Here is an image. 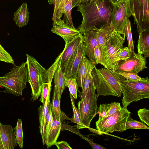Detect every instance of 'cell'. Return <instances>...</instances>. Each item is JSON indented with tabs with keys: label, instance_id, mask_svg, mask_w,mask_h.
I'll return each mask as SVG.
<instances>
[{
	"label": "cell",
	"instance_id": "cell-1",
	"mask_svg": "<svg viewBox=\"0 0 149 149\" xmlns=\"http://www.w3.org/2000/svg\"><path fill=\"white\" fill-rule=\"evenodd\" d=\"M77 7L82 17L81 23L77 28L82 34L105 23H111L113 4L110 0H96L80 3Z\"/></svg>",
	"mask_w": 149,
	"mask_h": 149
},
{
	"label": "cell",
	"instance_id": "cell-2",
	"mask_svg": "<svg viewBox=\"0 0 149 149\" xmlns=\"http://www.w3.org/2000/svg\"><path fill=\"white\" fill-rule=\"evenodd\" d=\"M63 53L62 52L47 70L41 66L33 57L26 54L28 82L31 90V101L36 100L40 96L44 83L52 82L55 71L60 64Z\"/></svg>",
	"mask_w": 149,
	"mask_h": 149
},
{
	"label": "cell",
	"instance_id": "cell-3",
	"mask_svg": "<svg viewBox=\"0 0 149 149\" xmlns=\"http://www.w3.org/2000/svg\"><path fill=\"white\" fill-rule=\"evenodd\" d=\"M91 74L97 98L100 95L121 96L122 89L119 82L125 78L112 70L105 68L98 69L95 66Z\"/></svg>",
	"mask_w": 149,
	"mask_h": 149
},
{
	"label": "cell",
	"instance_id": "cell-4",
	"mask_svg": "<svg viewBox=\"0 0 149 149\" xmlns=\"http://www.w3.org/2000/svg\"><path fill=\"white\" fill-rule=\"evenodd\" d=\"M26 62L19 66L15 65L10 71L0 77V85L4 88V92L15 95L22 96L28 82Z\"/></svg>",
	"mask_w": 149,
	"mask_h": 149
},
{
	"label": "cell",
	"instance_id": "cell-5",
	"mask_svg": "<svg viewBox=\"0 0 149 149\" xmlns=\"http://www.w3.org/2000/svg\"><path fill=\"white\" fill-rule=\"evenodd\" d=\"M122 89L123 107L127 108L132 102L149 98V79L140 81L124 79L119 82Z\"/></svg>",
	"mask_w": 149,
	"mask_h": 149
},
{
	"label": "cell",
	"instance_id": "cell-6",
	"mask_svg": "<svg viewBox=\"0 0 149 149\" xmlns=\"http://www.w3.org/2000/svg\"><path fill=\"white\" fill-rule=\"evenodd\" d=\"M131 114L127 108L122 107L120 110L108 116H99L98 119L95 122L96 129L101 135L114 132L125 131L126 123L130 117Z\"/></svg>",
	"mask_w": 149,
	"mask_h": 149
},
{
	"label": "cell",
	"instance_id": "cell-7",
	"mask_svg": "<svg viewBox=\"0 0 149 149\" xmlns=\"http://www.w3.org/2000/svg\"><path fill=\"white\" fill-rule=\"evenodd\" d=\"M97 99L92 77L85 97L79 101L77 104L80 122L86 128L90 127L91 121L97 114Z\"/></svg>",
	"mask_w": 149,
	"mask_h": 149
},
{
	"label": "cell",
	"instance_id": "cell-8",
	"mask_svg": "<svg viewBox=\"0 0 149 149\" xmlns=\"http://www.w3.org/2000/svg\"><path fill=\"white\" fill-rule=\"evenodd\" d=\"M133 16L129 0H122L113 4L111 23L115 30L124 37V30L127 20Z\"/></svg>",
	"mask_w": 149,
	"mask_h": 149
},
{
	"label": "cell",
	"instance_id": "cell-9",
	"mask_svg": "<svg viewBox=\"0 0 149 149\" xmlns=\"http://www.w3.org/2000/svg\"><path fill=\"white\" fill-rule=\"evenodd\" d=\"M147 62L146 58L139 53L133 52L130 56L125 60H120L113 64L108 69L116 72H126L138 74L145 69Z\"/></svg>",
	"mask_w": 149,
	"mask_h": 149
},
{
	"label": "cell",
	"instance_id": "cell-10",
	"mask_svg": "<svg viewBox=\"0 0 149 149\" xmlns=\"http://www.w3.org/2000/svg\"><path fill=\"white\" fill-rule=\"evenodd\" d=\"M137 31L149 29V0H129Z\"/></svg>",
	"mask_w": 149,
	"mask_h": 149
},
{
	"label": "cell",
	"instance_id": "cell-11",
	"mask_svg": "<svg viewBox=\"0 0 149 149\" xmlns=\"http://www.w3.org/2000/svg\"><path fill=\"white\" fill-rule=\"evenodd\" d=\"M51 31L52 33L61 37L65 43L71 41L81 33L78 29L70 26L62 19L54 22Z\"/></svg>",
	"mask_w": 149,
	"mask_h": 149
},
{
	"label": "cell",
	"instance_id": "cell-12",
	"mask_svg": "<svg viewBox=\"0 0 149 149\" xmlns=\"http://www.w3.org/2000/svg\"><path fill=\"white\" fill-rule=\"evenodd\" d=\"M125 40V38L116 31L109 38L103 53L106 65L113 55L123 47Z\"/></svg>",
	"mask_w": 149,
	"mask_h": 149
},
{
	"label": "cell",
	"instance_id": "cell-13",
	"mask_svg": "<svg viewBox=\"0 0 149 149\" xmlns=\"http://www.w3.org/2000/svg\"><path fill=\"white\" fill-rule=\"evenodd\" d=\"M83 36L81 33L70 42L65 43L60 66L64 74L67 66L79 45L83 42Z\"/></svg>",
	"mask_w": 149,
	"mask_h": 149
},
{
	"label": "cell",
	"instance_id": "cell-14",
	"mask_svg": "<svg viewBox=\"0 0 149 149\" xmlns=\"http://www.w3.org/2000/svg\"><path fill=\"white\" fill-rule=\"evenodd\" d=\"M97 27L94 29L84 33L83 43L84 46L85 54L90 61L96 65L94 55V49L98 44L97 40Z\"/></svg>",
	"mask_w": 149,
	"mask_h": 149
},
{
	"label": "cell",
	"instance_id": "cell-15",
	"mask_svg": "<svg viewBox=\"0 0 149 149\" xmlns=\"http://www.w3.org/2000/svg\"><path fill=\"white\" fill-rule=\"evenodd\" d=\"M14 128L0 122V149H14L17 146Z\"/></svg>",
	"mask_w": 149,
	"mask_h": 149
},
{
	"label": "cell",
	"instance_id": "cell-16",
	"mask_svg": "<svg viewBox=\"0 0 149 149\" xmlns=\"http://www.w3.org/2000/svg\"><path fill=\"white\" fill-rule=\"evenodd\" d=\"M84 55L85 54L82 42L78 47L67 66L64 73L65 77H72L77 80V69Z\"/></svg>",
	"mask_w": 149,
	"mask_h": 149
},
{
	"label": "cell",
	"instance_id": "cell-17",
	"mask_svg": "<svg viewBox=\"0 0 149 149\" xmlns=\"http://www.w3.org/2000/svg\"><path fill=\"white\" fill-rule=\"evenodd\" d=\"M52 113V121L46 136L45 145L47 148L55 145L61 129V122L56 120Z\"/></svg>",
	"mask_w": 149,
	"mask_h": 149
},
{
	"label": "cell",
	"instance_id": "cell-18",
	"mask_svg": "<svg viewBox=\"0 0 149 149\" xmlns=\"http://www.w3.org/2000/svg\"><path fill=\"white\" fill-rule=\"evenodd\" d=\"M97 31L98 43L103 53L107 40L115 30L111 23H106L97 28Z\"/></svg>",
	"mask_w": 149,
	"mask_h": 149
},
{
	"label": "cell",
	"instance_id": "cell-19",
	"mask_svg": "<svg viewBox=\"0 0 149 149\" xmlns=\"http://www.w3.org/2000/svg\"><path fill=\"white\" fill-rule=\"evenodd\" d=\"M29 14L27 3H23L14 14L13 20L16 25L20 28L26 25L29 21Z\"/></svg>",
	"mask_w": 149,
	"mask_h": 149
},
{
	"label": "cell",
	"instance_id": "cell-20",
	"mask_svg": "<svg viewBox=\"0 0 149 149\" xmlns=\"http://www.w3.org/2000/svg\"><path fill=\"white\" fill-rule=\"evenodd\" d=\"M51 88L49 91L45 103L38 108L39 120V129L43 145L45 144L46 117L47 110L48 100L50 95Z\"/></svg>",
	"mask_w": 149,
	"mask_h": 149
},
{
	"label": "cell",
	"instance_id": "cell-21",
	"mask_svg": "<svg viewBox=\"0 0 149 149\" xmlns=\"http://www.w3.org/2000/svg\"><path fill=\"white\" fill-rule=\"evenodd\" d=\"M138 53L144 54L145 58L149 56V29L142 31L139 34L137 46Z\"/></svg>",
	"mask_w": 149,
	"mask_h": 149
},
{
	"label": "cell",
	"instance_id": "cell-22",
	"mask_svg": "<svg viewBox=\"0 0 149 149\" xmlns=\"http://www.w3.org/2000/svg\"><path fill=\"white\" fill-rule=\"evenodd\" d=\"M122 108L119 102H114L109 104H100L97 108V114H99V116L107 117L120 110Z\"/></svg>",
	"mask_w": 149,
	"mask_h": 149
},
{
	"label": "cell",
	"instance_id": "cell-23",
	"mask_svg": "<svg viewBox=\"0 0 149 149\" xmlns=\"http://www.w3.org/2000/svg\"><path fill=\"white\" fill-rule=\"evenodd\" d=\"M60 64L58 65L55 71L53 78L54 79V87L57 89L59 97L61 98L62 93L66 87V77L61 69Z\"/></svg>",
	"mask_w": 149,
	"mask_h": 149
},
{
	"label": "cell",
	"instance_id": "cell-24",
	"mask_svg": "<svg viewBox=\"0 0 149 149\" xmlns=\"http://www.w3.org/2000/svg\"><path fill=\"white\" fill-rule=\"evenodd\" d=\"M60 99L58 93L56 88L54 87L51 104L52 112L55 119L61 122L63 119L62 112L61 111Z\"/></svg>",
	"mask_w": 149,
	"mask_h": 149
},
{
	"label": "cell",
	"instance_id": "cell-25",
	"mask_svg": "<svg viewBox=\"0 0 149 149\" xmlns=\"http://www.w3.org/2000/svg\"><path fill=\"white\" fill-rule=\"evenodd\" d=\"M86 72L84 82L83 88L81 92L78 90L79 96L81 100L83 99L85 97L89 87L92 76L91 72L94 66H95L92 63L86 58Z\"/></svg>",
	"mask_w": 149,
	"mask_h": 149
},
{
	"label": "cell",
	"instance_id": "cell-26",
	"mask_svg": "<svg viewBox=\"0 0 149 149\" xmlns=\"http://www.w3.org/2000/svg\"><path fill=\"white\" fill-rule=\"evenodd\" d=\"M67 0H47L50 5L53 4L54 11L52 17V20L54 22L61 20L63 9Z\"/></svg>",
	"mask_w": 149,
	"mask_h": 149
},
{
	"label": "cell",
	"instance_id": "cell-27",
	"mask_svg": "<svg viewBox=\"0 0 149 149\" xmlns=\"http://www.w3.org/2000/svg\"><path fill=\"white\" fill-rule=\"evenodd\" d=\"M131 54L128 47L120 49L111 57L107 63V68L111 65L120 60H125L129 58Z\"/></svg>",
	"mask_w": 149,
	"mask_h": 149
},
{
	"label": "cell",
	"instance_id": "cell-28",
	"mask_svg": "<svg viewBox=\"0 0 149 149\" xmlns=\"http://www.w3.org/2000/svg\"><path fill=\"white\" fill-rule=\"evenodd\" d=\"M86 57L83 56L78 67L77 72V81L78 87L83 88L86 72Z\"/></svg>",
	"mask_w": 149,
	"mask_h": 149
},
{
	"label": "cell",
	"instance_id": "cell-29",
	"mask_svg": "<svg viewBox=\"0 0 149 149\" xmlns=\"http://www.w3.org/2000/svg\"><path fill=\"white\" fill-rule=\"evenodd\" d=\"M73 8L72 0H67L64 5L63 11L64 22L70 26L74 28L72 17V10Z\"/></svg>",
	"mask_w": 149,
	"mask_h": 149
},
{
	"label": "cell",
	"instance_id": "cell-30",
	"mask_svg": "<svg viewBox=\"0 0 149 149\" xmlns=\"http://www.w3.org/2000/svg\"><path fill=\"white\" fill-rule=\"evenodd\" d=\"M15 134V139L16 143L20 148L23 147V134L22 127V121L18 118L16 126L14 128Z\"/></svg>",
	"mask_w": 149,
	"mask_h": 149
},
{
	"label": "cell",
	"instance_id": "cell-31",
	"mask_svg": "<svg viewBox=\"0 0 149 149\" xmlns=\"http://www.w3.org/2000/svg\"><path fill=\"white\" fill-rule=\"evenodd\" d=\"M71 103L72 108L73 115L72 118L69 120L72 122L74 123L77 124V129H79L84 128H86L80 122V115L78 109L76 107L74 100V98L72 95L70 94Z\"/></svg>",
	"mask_w": 149,
	"mask_h": 149
},
{
	"label": "cell",
	"instance_id": "cell-32",
	"mask_svg": "<svg viewBox=\"0 0 149 149\" xmlns=\"http://www.w3.org/2000/svg\"><path fill=\"white\" fill-rule=\"evenodd\" d=\"M65 86L69 89L70 94L75 99L77 98L78 86L77 80L72 77H66Z\"/></svg>",
	"mask_w": 149,
	"mask_h": 149
},
{
	"label": "cell",
	"instance_id": "cell-33",
	"mask_svg": "<svg viewBox=\"0 0 149 149\" xmlns=\"http://www.w3.org/2000/svg\"><path fill=\"white\" fill-rule=\"evenodd\" d=\"M126 37L128 44V48L132 53L134 51V43L133 40L131 28V23L128 19L124 30V37Z\"/></svg>",
	"mask_w": 149,
	"mask_h": 149
},
{
	"label": "cell",
	"instance_id": "cell-34",
	"mask_svg": "<svg viewBox=\"0 0 149 149\" xmlns=\"http://www.w3.org/2000/svg\"><path fill=\"white\" fill-rule=\"evenodd\" d=\"M130 129L148 130L149 127L144 123L133 120L130 117L126 122L125 129L126 130Z\"/></svg>",
	"mask_w": 149,
	"mask_h": 149
},
{
	"label": "cell",
	"instance_id": "cell-35",
	"mask_svg": "<svg viewBox=\"0 0 149 149\" xmlns=\"http://www.w3.org/2000/svg\"><path fill=\"white\" fill-rule=\"evenodd\" d=\"M94 55L96 64H100L105 68H107L104 61L102 49L98 43L94 48Z\"/></svg>",
	"mask_w": 149,
	"mask_h": 149
},
{
	"label": "cell",
	"instance_id": "cell-36",
	"mask_svg": "<svg viewBox=\"0 0 149 149\" xmlns=\"http://www.w3.org/2000/svg\"><path fill=\"white\" fill-rule=\"evenodd\" d=\"M116 72L125 78L126 79L132 81H143L149 79L148 77H147L146 78H142L136 73L126 72Z\"/></svg>",
	"mask_w": 149,
	"mask_h": 149
},
{
	"label": "cell",
	"instance_id": "cell-37",
	"mask_svg": "<svg viewBox=\"0 0 149 149\" xmlns=\"http://www.w3.org/2000/svg\"><path fill=\"white\" fill-rule=\"evenodd\" d=\"M51 83L52 82H45L43 84L41 97L39 100L43 104L45 103L49 90L52 88Z\"/></svg>",
	"mask_w": 149,
	"mask_h": 149
},
{
	"label": "cell",
	"instance_id": "cell-38",
	"mask_svg": "<svg viewBox=\"0 0 149 149\" xmlns=\"http://www.w3.org/2000/svg\"><path fill=\"white\" fill-rule=\"evenodd\" d=\"M141 122L149 126V110L146 108L140 109L137 111Z\"/></svg>",
	"mask_w": 149,
	"mask_h": 149
},
{
	"label": "cell",
	"instance_id": "cell-39",
	"mask_svg": "<svg viewBox=\"0 0 149 149\" xmlns=\"http://www.w3.org/2000/svg\"><path fill=\"white\" fill-rule=\"evenodd\" d=\"M0 61L14 64V61L10 55L3 48H0Z\"/></svg>",
	"mask_w": 149,
	"mask_h": 149
},
{
	"label": "cell",
	"instance_id": "cell-40",
	"mask_svg": "<svg viewBox=\"0 0 149 149\" xmlns=\"http://www.w3.org/2000/svg\"><path fill=\"white\" fill-rule=\"evenodd\" d=\"M78 135L81 137L83 139H85L88 141L90 144L91 147L94 149H106L105 148L99 145L98 144L94 143L93 140L86 137L84 136L79 134Z\"/></svg>",
	"mask_w": 149,
	"mask_h": 149
},
{
	"label": "cell",
	"instance_id": "cell-41",
	"mask_svg": "<svg viewBox=\"0 0 149 149\" xmlns=\"http://www.w3.org/2000/svg\"><path fill=\"white\" fill-rule=\"evenodd\" d=\"M55 145L58 149H72L69 144L64 141L57 142Z\"/></svg>",
	"mask_w": 149,
	"mask_h": 149
},
{
	"label": "cell",
	"instance_id": "cell-42",
	"mask_svg": "<svg viewBox=\"0 0 149 149\" xmlns=\"http://www.w3.org/2000/svg\"><path fill=\"white\" fill-rule=\"evenodd\" d=\"M96 0H79L75 4L74 7H77L79 4L81 3L92 2L95 1Z\"/></svg>",
	"mask_w": 149,
	"mask_h": 149
},
{
	"label": "cell",
	"instance_id": "cell-43",
	"mask_svg": "<svg viewBox=\"0 0 149 149\" xmlns=\"http://www.w3.org/2000/svg\"><path fill=\"white\" fill-rule=\"evenodd\" d=\"M88 130H90L92 132L97 134L99 135H101L100 133L98 130H96L95 129L90 128V127H88Z\"/></svg>",
	"mask_w": 149,
	"mask_h": 149
},
{
	"label": "cell",
	"instance_id": "cell-44",
	"mask_svg": "<svg viewBox=\"0 0 149 149\" xmlns=\"http://www.w3.org/2000/svg\"><path fill=\"white\" fill-rule=\"evenodd\" d=\"M122 0H110L111 2L113 4L118 3Z\"/></svg>",
	"mask_w": 149,
	"mask_h": 149
},
{
	"label": "cell",
	"instance_id": "cell-45",
	"mask_svg": "<svg viewBox=\"0 0 149 149\" xmlns=\"http://www.w3.org/2000/svg\"><path fill=\"white\" fill-rule=\"evenodd\" d=\"M79 0H72V8L74 7V6Z\"/></svg>",
	"mask_w": 149,
	"mask_h": 149
},
{
	"label": "cell",
	"instance_id": "cell-46",
	"mask_svg": "<svg viewBox=\"0 0 149 149\" xmlns=\"http://www.w3.org/2000/svg\"><path fill=\"white\" fill-rule=\"evenodd\" d=\"M0 48L1 49H3V47L1 45L0 43Z\"/></svg>",
	"mask_w": 149,
	"mask_h": 149
}]
</instances>
